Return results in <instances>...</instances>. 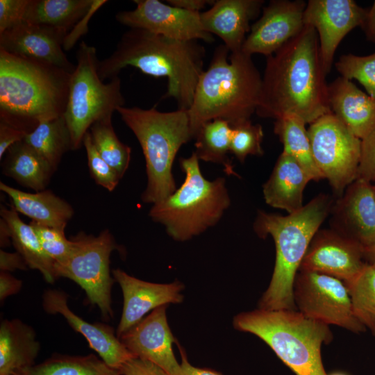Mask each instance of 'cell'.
<instances>
[{
    "label": "cell",
    "instance_id": "obj_31",
    "mask_svg": "<svg viewBox=\"0 0 375 375\" xmlns=\"http://www.w3.org/2000/svg\"><path fill=\"white\" fill-rule=\"evenodd\" d=\"M232 127L220 119L204 124L195 137V151L199 160L220 165L228 174L239 176L228 157L231 152Z\"/></svg>",
    "mask_w": 375,
    "mask_h": 375
},
{
    "label": "cell",
    "instance_id": "obj_42",
    "mask_svg": "<svg viewBox=\"0 0 375 375\" xmlns=\"http://www.w3.org/2000/svg\"><path fill=\"white\" fill-rule=\"evenodd\" d=\"M118 372L120 375H167L151 362L137 357L124 362Z\"/></svg>",
    "mask_w": 375,
    "mask_h": 375
},
{
    "label": "cell",
    "instance_id": "obj_4",
    "mask_svg": "<svg viewBox=\"0 0 375 375\" xmlns=\"http://www.w3.org/2000/svg\"><path fill=\"white\" fill-rule=\"evenodd\" d=\"M221 44L200 76L188 110L192 139L206 123L224 119L231 126L250 119L258 106L262 76L251 56L231 53Z\"/></svg>",
    "mask_w": 375,
    "mask_h": 375
},
{
    "label": "cell",
    "instance_id": "obj_6",
    "mask_svg": "<svg viewBox=\"0 0 375 375\" xmlns=\"http://www.w3.org/2000/svg\"><path fill=\"white\" fill-rule=\"evenodd\" d=\"M233 324L235 329L263 340L295 375H328L321 349L333 340L329 325L297 310L260 308L239 313Z\"/></svg>",
    "mask_w": 375,
    "mask_h": 375
},
{
    "label": "cell",
    "instance_id": "obj_23",
    "mask_svg": "<svg viewBox=\"0 0 375 375\" xmlns=\"http://www.w3.org/2000/svg\"><path fill=\"white\" fill-rule=\"evenodd\" d=\"M331 112L357 138L362 140L375 129V98L351 81L340 76L328 85Z\"/></svg>",
    "mask_w": 375,
    "mask_h": 375
},
{
    "label": "cell",
    "instance_id": "obj_44",
    "mask_svg": "<svg viewBox=\"0 0 375 375\" xmlns=\"http://www.w3.org/2000/svg\"><path fill=\"white\" fill-rule=\"evenodd\" d=\"M107 2L106 0H94L92 6L88 12L76 24L74 30L69 34H67L63 43L64 49L69 50L74 43H76L80 35L88 31L87 24L90 17L99 8Z\"/></svg>",
    "mask_w": 375,
    "mask_h": 375
},
{
    "label": "cell",
    "instance_id": "obj_32",
    "mask_svg": "<svg viewBox=\"0 0 375 375\" xmlns=\"http://www.w3.org/2000/svg\"><path fill=\"white\" fill-rule=\"evenodd\" d=\"M56 171L62 156L72 150L70 133L64 116L46 120L28 133L24 140Z\"/></svg>",
    "mask_w": 375,
    "mask_h": 375
},
{
    "label": "cell",
    "instance_id": "obj_51",
    "mask_svg": "<svg viewBox=\"0 0 375 375\" xmlns=\"http://www.w3.org/2000/svg\"><path fill=\"white\" fill-rule=\"evenodd\" d=\"M365 256L367 262L375 264V243L365 250Z\"/></svg>",
    "mask_w": 375,
    "mask_h": 375
},
{
    "label": "cell",
    "instance_id": "obj_5",
    "mask_svg": "<svg viewBox=\"0 0 375 375\" xmlns=\"http://www.w3.org/2000/svg\"><path fill=\"white\" fill-rule=\"evenodd\" d=\"M333 199L319 194L298 211L282 216L258 210L253 230L260 238L270 235L276 248L274 269L269 285L258 302L266 310H297L293 285L308 246L330 214Z\"/></svg>",
    "mask_w": 375,
    "mask_h": 375
},
{
    "label": "cell",
    "instance_id": "obj_16",
    "mask_svg": "<svg viewBox=\"0 0 375 375\" xmlns=\"http://www.w3.org/2000/svg\"><path fill=\"white\" fill-rule=\"evenodd\" d=\"M306 6L301 0L271 1L251 25L241 51L249 56L274 53L303 28Z\"/></svg>",
    "mask_w": 375,
    "mask_h": 375
},
{
    "label": "cell",
    "instance_id": "obj_21",
    "mask_svg": "<svg viewBox=\"0 0 375 375\" xmlns=\"http://www.w3.org/2000/svg\"><path fill=\"white\" fill-rule=\"evenodd\" d=\"M68 296L58 290H47L42 295V305L49 314H60L77 333L88 341L89 347L110 367H119L135 356L122 344L114 329L103 323H90L75 314L67 305Z\"/></svg>",
    "mask_w": 375,
    "mask_h": 375
},
{
    "label": "cell",
    "instance_id": "obj_15",
    "mask_svg": "<svg viewBox=\"0 0 375 375\" xmlns=\"http://www.w3.org/2000/svg\"><path fill=\"white\" fill-rule=\"evenodd\" d=\"M367 263L362 246L331 228L319 229L308 246L299 271L317 272L347 283Z\"/></svg>",
    "mask_w": 375,
    "mask_h": 375
},
{
    "label": "cell",
    "instance_id": "obj_17",
    "mask_svg": "<svg viewBox=\"0 0 375 375\" xmlns=\"http://www.w3.org/2000/svg\"><path fill=\"white\" fill-rule=\"evenodd\" d=\"M331 228L365 250L375 243V194L373 183L356 178L334 201Z\"/></svg>",
    "mask_w": 375,
    "mask_h": 375
},
{
    "label": "cell",
    "instance_id": "obj_36",
    "mask_svg": "<svg viewBox=\"0 0 375 375\" xmlns=\"http://www.w3.org/2000/svg\"><path fill=\"white\" fill-rule=\"evenodd\" d=\"M231 127L230 151L240 162L243 163L248 156L263 155L262 142L264 133L260 124H252L248 119Z\"/></svg>",
    "mask_w": 375,
    "mask_h": 375
},
{
    "label": "cell",
    "instance_id": "obj_7",
    "mask_svg": "<svg viewBox=\"0 0 375 375\" xmlns=\"http://www.w3.org/2000/svg\"><path fill=\"white\" fill-rule=\"evenodd\" d=\"M138 139L146 162L147 183L141 199L157 203L176 190L172 167L181 147L192 139L188 110L161 112L123 106L117 109Z\"/></svg>",
    "mask_w": 375,
    "mask_h": 375
},
{
    "label": "cell",
    "instance_id": "obj_22",
    "mask_svg": "<svg viewBox=\"0 0 375 375\" xmlns=\"http://www.w3.org/2000/svg\"><path fill=\"white\" fill-rule=\"evenodd\" d=\"M264 4L262 0H217L200 13L205 30L218 36L231 53L241 51L250 22L257 17Z\"/></svg>",
    "mask_w": 375,
    "mask_h": 375
},
{
    "label": "cell",
    "instance_id": "obj_14",
    "mask_svg": "<svg viewBox=\"0 0 375 375\" xmlns=\"http://www.w3.org/2000/svg\"><path fill=\"white\" fill-rule=\"evenodd\" d=\"M366 9L352 0H309L303 13L304 25L315 28L325 74L332 67L335 51L353 28L363 25Z\"/></svg>",
    "mask_w": 375,
    "mask_h": 375
},
{
    "label": "cell",
    "instance_id": "obj_50",
    "mask_svg": "<svg viewBox=\"0 0 375 375\" xmlns=\"http://www.w3.org/2000/svg\"><path fill=\"white\" fill-rule=\"evenodd\" d=\"M11 242L9 228L6 222L1 218L0 219V244L1 247H6Z\"/></svg>",
    "mask_w": 375,
    "mask_h": 375
},
{
    "label": "cell",
    "instance_id": "obj_39",
    "mask_svg": "<svg viewBox=\"0 0 375 375\" xmlns=\"http://www.w3.org/2000/svg\"><path fill=\"white\" fill-rule=\"evenodd\" d=\"M88 164L91 176L97 184L112 192L118 185L121 178L117 172L100 156L95 148L89 131L83 139Z\"/></svg>",
    "mask_w": 375,
    "mask_h": 375
},
{
    "label": "cell",
    "instance_id": "obj_13",
    "mask_svg": "<svg viewBox=\"0 0 375 375\" xmlns=\"http://www.w3.org/2000/svg\"><path fill=\"white\" fill-rule=\"evenodd\" d=\"M135 9L119 12L116 20L130 28H141L180 41L212 43L215 38L203 28L201 12H190L158 0H135Z\"/></svg>",
    "mask_w": 375,
    "mask_h": 375
},
{
    "label": "cell",
    "instance_id": "obj_35",
    "mask_svg": "<svg viewBox=\"0 0 375 375\" xmlns=\"http://www.w3.org/2000/svg\"><path fill=\"white\" fill-rule=\"evenodd\" d=\"M344 283L356 317L375 335V264L367 262L354 278Z\"/></svg>",
    "mask_w": 375,
    "mask_h": 375
},
{
    "label": "cell",
    "instance_id": "obj_40",
    "mask_svg": "<svg viewBox=\"0 0 375 375\" xmlns=\"http://www.w3.org/2000/svg\"><path fill=\"white\" fill-rule=\"evenodd\" d=\"M29 0H0V33L24 21Z\"/></svg>",
    "mask_w": 375,
    "mask_h": 375
},
{
    "label": "cell",
    "instance_id": "obj_12",
    "mask_svg": "<svg viewBox=\"0 0 375 375\" xmlns=\"http://www.w3.org/2000/svg\"><path fill=\"white\" fill-rule=\"evenodd\" d=\"M297 310L308 318L356 333L366 331L356 317L345 283L335 277L298 271L293 285Z\"/></svg>",
    "mask_w": 375,
    "mask_h": 375
},
{
    "label": "cell",
    "instance_id": "obj_29",
    "mask_svg": "<svg viewBox=\"0 0 375 375\" xmlns=\"http://www.w3.org/2000/svg\"><path fill=\"white\" fill-rule=\"evenodd\" d=\"M93 3L94 0H29L23 22L68 31L88 12Z\"/></svg>",
    "mask_w": 375,
    "mask_h": 375
},
{
    "label": "cell",
    "instance_id": "obj_8",
    "mask_svg": "<svg viewBox=\"0 0 375 375\" xmlns=\"http://www.w3.org/2000/svg\"><path fill=\"white\" fill-rule=\"evenodd\" d=\"M199 161L194 152L179 159L185 174L183 184L149 212L151 219L163 225L176 241L188 240L215 226L231 205L226 179H206Z\"/></svg>",
    "mask_w": 375,
    "mask_h": 375
},
{
    "label": "cell",
    "instance_id": "obj_18",
    "mask_svg": "<svg viewBox=\"0 0 375 375\" xmlns=\"http://www.w3.org/2000/svg\"><path fill=\"white\" fill-rule=\"evenodd\" d=\"M167 307L154 309L119 339L135 357L151 362L167 375H185L173 351L177 341L167 323Z\"/></svg>",
    "mask_w": 375,
    "mask_h": 375
},
{
    "label": "cell",
    "instance_id": "obj_20",
    "mask_svg": "<svg viewBox=\"0 0 375 375\" xmlns=\"http://www.w3.org/2000/svg\"><path fill=\"white\" fill-rule=\"evenodd\" d=\"M115 282L121 287L123 310L116 335L119 338L154 309L169 303H179L183 300L182 283H155L135 278L121 269L111 272Z\"/></svg>",
    "mask_w": 375,
    "mask_h": 375
},
{
    "label": "cell",
    "instance_id": "obj_49",
    "mask_svg": "<svg viewBox=\"0 0 375 375\" xmlns=\"http://www.w3.org/2000/svg\"><path fill=\"white\" fill-rule=\"evenodd\" d=\"M362 27L365 33L367 39L375 43V1L372 6L367 10Z\"/></svg>",
    "mask_w": 375,
    "mask_h": 375
},
{
    "label": "cell",
    "instance_id": "obj_24",
    "mask_svg": "<svg viewBox=\"0 0 375 375\" xmlns=\"http://www.w3.org/2000/svg\"><path fill=\"white\" fill-rule=\"evenodd\" d=\"M311 180L299 163L282 151L273 170L262 186L266 203L273 208L294 213L303 206V190Z\"/></svg>",
    "mask_w": 375,
    "mask_h": 375
},
{
    "label": "cell",
    "instance_id": "obj_1",
    "mask_svg": "<svg viewBox=\"0 0 375 375\" xmlns=\"http://www.w3.org/2000/svg\"><path fill=\"white\" fill-rule=\"evenodd\" d=\"M315 28L302 31L267 57L256 113L263 118L295 115L306 124L332 112Z\"/></svg>",
    "mask_w": 375,
    "mask_h": 375
},
{
    "label": "cell",
    "instance_id": "obj_43",
    "mask_svg": "<svg viewBox=\"0 0 375 375\" xmlns=\"http://www.w3.org/2000/svg\"><path fill=\"white\" fill-rule=\"evenodd\" d=\"M28 133L0 122V160L15 144L24 140Z\"/></svg>",
    "mask_w": 375,
    "mask_h": 375
},
{
    "label": "cell",
    "instance_id": "obj_48",
    "mask_svg": "<svg viewBox=\"0 0 375 375\" xmlns=\"http://www.w3.org/2000/svg\"><path fill=\"white\" fill-rule=\"evenodd\" d=\"M169 5L190 12H201L207 5L212 6L215 1L209 0H168Z\"/></svg>",
    "mask_w": 375,
    "mask_h": 375
},
{
    "label": "cell",
    "instance_id": "obj_37",
    "mask_svg": "<svg viewBox=\"0 0 375 375\" xmlns=\"http://www.w3.org/2000/svg\"><path fill=\"white\" fill-rule=\"evenodd\" d=\"M335 66L340 76L357 80L367 93L375 98V52L365 56L342 55Z\"/></svg>",
    "mask_w": 375,
    "mask_h": 375
},
{
    "label": "cell",
    "instance_id": "obj_41",
    "mask_svg": "<svg viewBox=\"0 0 375 375\" xmlns=\"http://www.w3.org/2000/svg\"><path fill=\"white\" fill-rule=\"evenodd\" d=\"M356 178L375 183V129L361 140V153Z\"/></svg>",
    "mask_w": 375,
    "mask_h": 375
},
{
    "label": "cell",
    "instance_id": "obj_26",
    "mask_svg": "<svg viewBox=\"0 0 375 375\" xmlns=\"http://www.w3.org/2000/svg\"><path fill=\"white\" fill-rule=\"evenodd\" d=\"M0 190L12 200L13 208L32 221L46 226L65 229L74 215L71 205L49 190L30 193L0 182Z\"/></svg>",
    "mask_w": 375,
    "mask_h": 375
},
{
    "label": "cell",
    "instance_id": "obj_30",
    "mask_svg": "<svg viewBox=\"0 0 375 375\" xmlns=\"http://www.w3.org/2000/svg\"><path fill=\"white\" fill-rule=\"evenodd\" d=\"M306 123L295 115H285L275 119L274 131L283 144V151L293 157L312 181L323 178L312 156Z\"/></svg>",
    "mask_w": 375,
    "mask_h": 375
},
{
    "label": "cell",
    "instance_id": "obj_9",
    "mask_svg": "<svg viewBox=\"0 0 375 375\" xmlns=\"http://www.w3.org/2000/svg\"><path fill=\"white\" fill-rule=\"evenodd\" d=\"M76 58L63 115L70 133L72 150L81 148L84 136L94 123L112 116L125 105L120 78L116 76L107 83L100 78L97 70L99 60L94 47L82 41Z\"/></svg>",
    "mask_w": 375,
    "mask_h": 375
},
{
    "label": "cell",
    "instance_id": "obj_19",
    "mask_svg": "<svg viewBox=\"0 0 375 375\" xmlns=\"http://www.w3.org/2000/svg\"><path fill=\"white\" fill-rule=\"evenodd\" d=\"M67 31L22 22L0 33V49L12 55L51 64L72 73L76 67L64 53Z\"/></svg>",
    "mask_w": 375,
    "mask_h": 375
},
{
    "label": "cell",
    "instance_id": "obj_45",
    "mask_svg": "<svg viewBox=\"0 0 375 375\" xmlns=\"http://www.w3.org/2000/svg\"><path fill=\"white\" fill-rule=\"evenodd\" d=\"M28 265L24 258L18 253H10L0 250L1 272H10L17 269L26 270Z\"/></svg>",
    "mask_w": 375,
    "mask_h": 375
},
{
    "label": "cell",
    "instance_id": "obj_38",
    "mask_svg": "<svg viewBox=\"0 0 375 375\" xmlns=\"http://www.w3.org/2000/svg\"><path fill=\"white\" fill-rule=\"evenodd\" d=\"M29 224L35 232L42 249L55 264L62 262L67 258L72 249V241L66 238L65 229L43 226L33 221Z\"/></svg>",
    "mask_w": 375,
    "mask_h": 375
},
{
    "label": "cell",
    "instance_id": "obj_46",
    "mask_svg": "<svg viewBox=\"0 0 375 375\" xmlns=\"http://www.w3.org/2000/svg\"><path fill=\"white\" fill-rule=\"evenodd\" d=\"M22 286V282L12 276L9 272H0V301L3 302L5 299L12 295L17 294Z\"/></svg>",
    "mask_w": 375,
    "mask_h": 375
},
{
    "label": "cell",
    "instance_id": "obj_34",
    "mask_svg": "<svg viewBox=\"0 0 375 375\" xmlns=\"http://www.w3.org/2000/svg\"><path fill=\"white\" fill-rule=\"evenodd\" d=\"M112 116L94 123L89 132L100 156L117 172L122 178L130 163L131 149L117 138L112 124Z\"/></svg>",
    "mask_w": 375,
    "mask_h": 375
},
{
    "label": "cell",
    "instance_id": "obj_47",
    "mask_svg": "<svg viewBox=\"0 0 375 375\" xmlns=\"http://www.w3.org/2000/svg\"><path fill=\"white\" fill-rule=\"evenodd\" d=\"M177 345L181 358V365L185 375H222L221 373L210 369L199 368L192 365L188 360L185 351L178 342Z\"/></svg>",
    "mask_w": 375,
    "mask_h": 375
},
{
    "label": "cell",
    "instance_id": "obj_10",
    "mask_svg": "<svg viewBox=\"0 0 375 375\" xmlns=\"http://www.w3.org/2000/svg\"><path fill=\"white\" fill-rule=\"evenodd\" d=\"M72 249L62 262L55 264L57 278H67L85 292L87 300L97 306L105 319L113 317L111 289L114 278L110 275V257L115 250L121 251L108 229L97 236L83 231L70 238Z\"/></svg>",
    "mask_w": 375,
    "mask_h": 375
},
{
    "label": "cell",
    "instance_id": "obj_3",
    "mask_svg": "<svg viewBox=\"0 0 375 375\" xmlns=\"http://www.w3.org/2000/svg\"><path fill=\"white\" fill-rule=\"evenodd\" d=\"M70 72L0 49V122L27 133L65 112Z\"/></svg>",
    "mask_w": 375,
    "mask_h": 375
},
{
    "label": "cell",
    "instance_id": "obj_28",
    "mask_svg": "<svg viewBox=\"0 0 375 375\" xmlns=\"http://www.w3.org/2000/svg\"><path fill=\"white\" fill-rule=\"evenodd\" d=\"M0 215L9 228L14 247L24 258L28 267L38 270L47 283H53L58 278L55 262L42 249L31 226L20 219L14 208L8 209L1 206Z\"/></svg>",
    "mask_w": 375,
    "mask_h": 375
},
{
    "label": "cell",
    "instance_id": "obj_52",
    "mask_svg": "<svg viewBox=\"0 0 375 375\" xmlns=\"http://www.w3.org/2000/svg\"><path fill=\"white\" fill-rule=\"evenodd\" d=\"M373 186H374V194H375V183H373Z\"/></svg>",
    "mask_w": 375,
    "mask_h": 375
},
{
    "label": "cell",
    "instance_id": "obj_25",
    "mask_svg": "<svg viewBox=\"0 0 375 375\" xmlns=\"http://www.w3.org/2000/svg\"><path fill=\"white\" fill-rule=\"evenodd\" d=\"M40 350L33 328L19 319L0 325V375H15L35 365Z\"/></svg>",
    "mask_w": 375,
    "mask_h": 375
},
{
    "label": "cell",
    "instance_id": "obj_33",
    "mask_svg": "<svg viewBox=\"0 0 375 375\" xmlns=\"http://www.w3.org/2000/svg\"><path fill=\"white\" fill-rule=\"evenodd\" d=\"M15 375H120L99 356L94 354L70 356L54 354Z\"/></svg>",
    "mask_w": 375,
    "mask_h": 375
},
{
    "label": "cell",
    "instance_id": "obj_2",
    "mask_svg": "<svg viewBox=\"0 0 375 375\" xmlns=\"http://www.w3.org/2000/svg\"><path fill=\"white\" fill-rule=\"evenodd\" d=\"M204 47L198 41H180L141 28H129L115 50L99 60L100 78L112 79L131 66L154 77H166L165 98H173L178 109L189 110L200 76L203 72Z\"/></svg>",
    "mask_w": 375,
    "mask_h": 375
},
{
    "label": "cell",
    "instance_id": "obj_11",
    "mask_svg": "<svg viewBox=\"0 0 375 375\" xmlns=\"http://www.w3.org/2000/svg\"><path fill=\"white\" fill-rule=\"evenodd\" d=\"M314 161L338 197L356 179L361 140L333 113L310 124L307 129Z\"/></svg>",
    "mask_w": 375,
    "mask_h": 375
},
{
    "label": "cell",
    "instance_id": "obj_27",
    "mask_svg": "<svg viewBox=\"0 0 375 375\" xmlns=\"http://www.w3.org/2000/svg\"><path fill=\"white\" fill-rule=\"evenodd\" d=\"M7 151L2 163L3 174L36 192L44 190L55 172L51 165L24 140Z\"/></svg>",
    "mask_w": 375,
    "mask_h": 375
}]
</instances>
